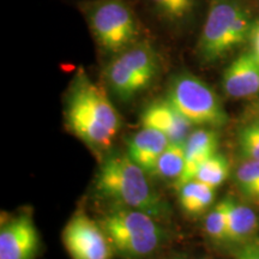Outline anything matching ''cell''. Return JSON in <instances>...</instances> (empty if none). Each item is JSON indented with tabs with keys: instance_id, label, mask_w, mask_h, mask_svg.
<instances>
[{
	"instance_id": "obj_1",
	"label": "cell",
	"mask_w": 259,
	"mask_h": 259,
	"mask_svg": "<svg viewBox=\"0 0 259 259\" xmlns=\"http://www.w3.org/2000/svg\"><path fill=\"white\" fill-rule=\"evenodd\" d=\"M65 121L77 138L97 153L111 148L120 130L115 107L83 70L76 74L67 94Z\"/></svg>"
},
{
	"instance_id": "obj_2",
	"label": "cell",
	"mask_w": 259,
	"mask_h": 259,
	"mask_svg": "<svg viewBox=\"0 0 259 259\" xmlns=\"http://www.w3.org/2000/svg\"><path fill=\"white\" fill-rule=\"evenodd\" d=\"M95 190L113 205L141 210L160 220L168 215V204L153 189L148 174L127 154L111 155L102 162Z\"/></svg>"
},
{
	"instance_id": "obj_3",
	"label": "cell",
	"mask_w": 259,
	"mask_h": 259,
	"mask_svg": "<svg viewBox=\"0 0 259 259\" xmlns=\"http://www.w3.org/2000/svg\"><path fill=\"white\" fill-rule=\"evenodd\" d=\"M157 221L141 210L113 205L100 225L120 257L142 259L153 254L164 240L166 232Z\"/></svg>"
},
{
	"instance_id": "obj_4",
	"label": "cell",
	"mask_w": 259,
	"mask_h": 259,
	"mask_svg": "<svg viewBox=\"0 0 259 259\" xmlns=\"http://www.w3.org/2000/svg\"><path fill=\"white\" fill-rule=\"evenodd\" d=\"M250 15L235 0H216L204 23L198 52L206 63H211L250 38Z\"/></svg>"
},
{
	"instance_id": "obj_5",
	"label": "cell",
	"mask_w": 259,
	"mask_h": 259,
	"mask_svg": "<svg viewBox=\"0 0 259 259\" xmlns=\"http://www.w3.org/2000/svg\"><path fill=\"white\" fill-rule=\"evenodd\" d=\"M167 99L193 125L216 128L228 122V114L211 87L190 72L171 78Z\"/></svg>"
},
{
	"instance_id": "obj_6",
	"label": "cell",
	"mask_w": 259,
	"mask_h": 259,
	"mask_svg": "<svg viewBox=\"0 0 259 259\" xmlns=\"http://www.w3.org/2000/svg\"><path fill=\"white\" fill-rule=\"evenodd\" d=\"M158 72L156 51L141 42L122 52L106 69V79L112 92L122 101H130L147 89Z\"/></svg>"
},
{
	"instance_id": "obj_7",
	"label": "cell",
	"mask_w": 259,
	"mask_h": 259,
	"mask_svg": "<svg viewBox=\"0 0 259 259\" xmlns=\"http://www.w3.org/2000/svg\"><path fill=\"white\" fill-rule=\"evenodd\" d=\"M93 34L103 50L124 51L137 37L138 30L131 10L122 0H100L89 10Z\"/></svg>"
},
{
	"instance_id": "obj_8",
	"label": "cell",
	"mask_w": 259,
	"mask_h": 259,
	"mask_svg": "<svg viewBox=\"0 0 259 259\" xmlns=\"http://www.w3.org/2000/svg\"><path fill=\"white\" fill-rule=\"evenodd\" d=\"M63 244L71 259H112L114 248L100 223L77 211L63 229Z\"/></svg>"
},
{
	"instance_id": "obj_9",
	"label": "cell",
	"mask_w": 259,
	"mask_h": 259,
	"mask_svg": "<svg viewBox=\"0 0 259 259\" xmlns=\"http://www.w3.org/2000/svg\"><path fill=\"white\" fill-rule=\"evenodd\" d=\"M37 250L38 233L30 213H19L2 227L0 259H35Z\"/></svg>"
},
{
	"instance_id": "obj_10",
	"label": "cell",
	"mask_w": 259,
	"mask_h": 259,
	"mask_svg": "<svg viewBox=\"0 0 259 259\" xmlns=\"http://www.w3.org/2000/svg\"><path fill=\"white\" fill-rule=\"evenodd\" d=\"M141 125L160 131L171 144H185L193 126L168 99L149 103L141 114Z\"/></svg>"
},
{
	"instance_id": "obj_11",
	"label": "cell",
	"mask_w": 259,
	"mask_h": 259,
	"mask_svg": "<svg viewBox=\"0 0 259 259\" xmlns=\"http://www.w3.org/2000/svg\"><path fill=\"white\" fill-rule=\"evenodd\" d=\"M225 93L233 99H246L259 94V59L252 52L239 56L222 77Z\"/></svg>"
},
{
	"instance_id": "obj_12",
	"label": "cell",
	"mask_w": 259,
	"mask_h": 259,
	"mask_svg": "<svg viewBox=\"0 0 259 259\" xmlns=\"http://www.w3.org/2000/svg\"><path fill=\"white\" fill-rule=\"evenodd\" d=\"M220 136L213 128H198L191 132L185 142V167L183 174L174 183L177 190L194 179L197 168L203 161L218 153Z\"/></svg>"
},
{
	"instance_id": "obj_13",
	"label": "cell",
	"mask_w": 259,
	"mask_h": 259,
	"mask_svg": "<svg viewBox=\"0 0 259 259\" xmlns=\"http://www.w3.org/2000/svg\"><path fill=\"white\" fill-rule=\"evenodd\" d=\"M169 144V139L160 131L143 127L128 139L126 154L148 176H153L158 157Z\"/></svg>"
},
{
	"instance_id": "obj_14",
	"label": "cell",
	"mask_w": 259,
	"mask_h": 259,
	"mask_svg": "<svg viewBox=\"0 0 259 259\" xmlns=\"http://www.w3.org/2000/svg\"><path fill=\"white\" fill-rule=\"evenodd\" d=\"M257 228L258 219L253 210L245 204L232 200L226 242L246 244L255 234Z\"/></svg>"
},
{
	"instance_id": "obj_15",
	"label": "cell",
	"mask_w": 259,
	"mask_h": 259,
	"mask_svg": "<svg viewBox=\"0 0 259 259\" xmlns=\"http://www.w3.org/2000/svg\"><path fill=\"white\" fill-rule=\"evenodd\" d=\"M178 191L181 209L190 216H199L209 210L216 196V187L198 180L189 181Z\"/></svg>"
},
{
	"instance_id": "obj_16",
	"label": "cell",
	"mask_w": 259,
	"mask_h": 259,
	"mask_svg": "<svg viewBox=\"0 0 259 259\" xmlns=\"http://www.w3.org/2000/svg\"><path fill=\"white\" fill-rule=\"evenodd\" d=\"M185 167V144H169L158 157L153 177L163 180L179 179Z\"/></svg>"
},
{
	"instance_id": "obj_17",
	"label": "cell",
	"mask_w": 259,
	"mask_h": 259,
	"mask_svg": "<svg viewBox=\"0 0 259 259\" xmlns=\"http://www.w3.org/2000/svg\"><path fill=\"white\" fill-rule=\"evenodd\" d=\"M231 174V164L223 154L215 153L199 164L193 180L202 181L212 187L222 185Z\"/></svg>"
},
{
	"instance_id": "obj_18",
	"label": "cell",
	"mask_w": 259,
	"mask_h": 259,
	"mask_svg": "<svg viewBox=\"0 0 259 259\" xmlns=\"http://www.w3.org/2000/svg\"><path fill=\"white\" fill-rule=\"evenodd\" d=\"M232 198H225L210 210L204 223L206 234L215 241H226Z\"/></svg>"
},
{
	"instance_id": "obj_19",
	"label": "cell",
	"mask_w": 259,
	"mask_h": 259,
	"mask_svg": "<svg viewBox=\"0 0 259 259\" xmlns=\"http://www.w3.org/2000/svg\"><path fill=\"white\" fill-rule=\"evenodd\" d=\"M235 181L246 198L259 203V161L242 162L235 173Z\"/></svg>"
},
{
	"instance_id": "obj_20",
	"label": "cell",
	"mask_w": 259,
	"mask_h": 259,
	"mask_svg": "<svg viewBox=\"0 0 259 259\" xmlns=\"http://www.w3.org/2000/svg\"><path fill=\"white\" fill-rule=\"evenodd\" d=\"M156 9L170 19H183L192 11L193 0H150Z\"/></svg>"
},
{
	"instance_id": "obj_21",
	"label": "cell",
	"mask_w": 259,
	"mask_h": 259,
	"mask_svg": "<svg viewBox=\"0 0 259 259\" xmlns=\"http://www.w3.org/2000/svg\"><path fill=\"white\" fill-rule=\"evenodd\" d=\"M239 148L246 160L259 161V136L245 125L238 135Z\"/></svg>"
},
{
	"instance_id": "obj_22",
	"label": "cell",
	"mask_w": 259,
	"mask_h": 259,
	"mask_svg": "<svg viewBox=\"0 0 259 259\" xmlns=\"http://www.w3.org/2000/svg\"><path fill=\"white\" fill-rule=\"evenodd\" d=\"M238 259H259V245L247 244L241 248Z\"/></svg>"
},
{
	"instance_id": "obj_23",
	"label": "cell",
	"mask_w": 259,
	"mask_h": 259,
	"mask_svg": "<svg viewBox=\"0 0 259 259\" xmlns=\"http://www.w3.org/2000/svg\"><path fill=\"white\" fill-rule=\"evenodd\" d=\"M248 40L251 42V52L259 59V22L253 23V25H252L250 38Z\"/></svg>"
},
{
	"instance_id": "obj_24",
	"label": "cell",
	"mask_w": 259,
	"mask_h": 259,
	"mask_svg": "<svg viewBox=\"0 0 259 259\" xmlns=\"http://www.w3.org/2000/svg\"><path fill=\"white\" fill-rule=\"evenodd\" d=\"M247 126L254 132V134H257L259 136V119L250 122V124H247Z\"/></svg>"
},
{
	"instance_id": "obj_25",
	"label": "cell",
	"mask_w": 259,
	"mask_h": 259,
	"mask_svg": "<svg viewBox=\"0 0 259 259\" xmlns=\"http://www.w3.org/2000/svg\"><path fill=\"white\" fill-rule=\"evenodd\" d=\"M252 111H253L255 114H257L258 119H259V101H257L255 103H253V105H252Z\"/></svg>"
},
{
	"instance_id": "obj_26",
	"label": "cell",
	"mask_w": 259,
	"mask_h": 259,
	"mask_svg": "<svg viewBox=\"0 0 259 259\" xmlns=\"http://www.w3.org/2000/svg\"><path fill=\"white\" fill-rule=\"evenodd\" d=\"M171 259H185L183 257V255H177V257H174V258H171Z\"/></svg>"
},
{
	"instance_id": "obj_27",
	"label": "cell",
	"mask_w": 259,
	"mask_h": 259,
	"mask_svg": "<svg viewBox=\"0 0 259 259\" xmlns=\"http://www.w3.org/2000/svg\"><path fill=\"white\" fill-rule=\"evenodd\" d=\"M203 259H208V258H203Z\"/></svg>"
}]
</instances>
